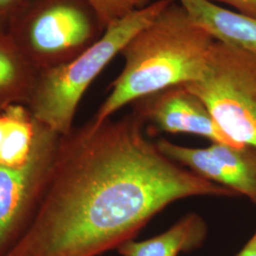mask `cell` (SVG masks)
<instances>
[{
  "mask_svg": "<svg viewBox=\"0 0 256 256\" xmlns=\"http://www.w3.org/2000/svg\"><path fill=\"white\" fill-rule=\"evenodd\" d=\"M133 111L61 136L36 203L0 256H97L133 239L173 202L238 196L185 169L144 135Z\"/></svg>",
  "mask_w": 256,
  "mask_h": 256,
  "instance_id": "cell-1",
  "label": "cell"
},
{
  "mask_svg": "<svg viewBox=\"0 0 256 256\" xmlns=\"http://www.w3.org/2000/svg\"><path fill=\"white\" fill-rule=\"evenodd\" d=\"M214 41L174 0L122 50L124 70L92 120L100 124L129 102L198 81Z\"/></svg>",
  "mask_w": 256,
  "mask_h": 256,
  "instance_id": "cell-2",
  "label": "cell"
},
{
  "mask_svg": "<svg viewBox=\"0 0 256 256\" xmlns=\"http://www.w3.org/2000/svg\"><path fill=\"white\" fill-rule=\"evenodd\" d=\"M174 0H156L106 30L93 45L66 64L37 74L28 108L41 124L64 136L72 129L82 95L128 41Z\"/></svg>",
  "mask_w": 256,
  "mask_h": 256,
  "instance_id": "cell-3",
  "label": "cell"
},
{
  "mask_svg": "<svg viewBox=\"0 0 256 256\" xmlns=\"http://www.w3.org/2000/svg\"><path fill=\"white\" fill-rule=\"evenodd\" d=\"M104 32L86 0H32L7 30L37 72L70 62Z\"/></svg>",
  "mask_w": 256,
  "mask_h": 256,
  "instance_id": "cell-4",
  "label": "cell"
},
{
  "mask_svg": "<svg viewBox=\"0 0 256 256\" xmlns=\"http://www.w3.org/2000/svg\"><path fill=\"white\" fill-rule=\"evenodd\" d=\"M184 86L232 140L256 148V54L216 40L202 79Z\"/></svg>",
  "mask_w": 256,
  "mask_h": 256,
  "instance_id": "cell-5",
  "label": "cell"
},
{
  "mask_svg": "<svg viewBox=\"0 0 256 256\" xmlns=\"http://www.w3.org/2000/svg\"><path fill=\"white\" fill-rule=\"evenodd\" d=\"M60 135L39 126L32 153L25 164H0V254L18 236L34 209L54 160Z\"/></svg>",
  "mask_w": 256,
  "mask_h": 256,
  "instance_id": "cell-6",
  "label": "cell"
},
{
  "mask_svg": "<svg viewBox=\"0 0 256 256\" xmlns=\"http://www.w3.org/2000/svg\"><path fill=\"white\" fill-rule=\"evenodd\" d=\"M156 146L174 162L256 204V147L212 142L207 148H192L165 138L158 140Z\"/></svg>",
  "mask_w": 256,
  "mask_h": 256,
  "instance_id": "cell-7",
  "label": "cell"
},
{
  "mask_svg": "<svg viewBox=\"0 0 256 256\" xmlns=\"http://www.w3.org/2000/svg\"><path fill=\"white\" fill-rule=\"evenodd\" d=\"M158 131L189 133L212 142L240 146L218 126L206 104L184 84L176 86L134 102V110Z\"/></svg>",
  "mask_w": 256,
  "mask_h": 256,
  "instance_id": "cell-8",
  "label": "cell"
},
{
  "mask_svg": "<svg viewBox=\"0 0 256 256\" xmlns=\"http://www.w3.org/2000/svg\"><path fill=\"white\" fill-rule=\"evenodd\" d=\"M214 40L256 54V18L207 0H178Z\"/></svg>",
  "mask_w": 256,
  "mask_h": 256,
  "instance_id": "cell-9",
  "label": "cell"
},
{
  "mask_svg": "<svg viewBox=\"0 0 256 256\" xmlns=\"http://www.w3.org/2000/svg\"><path fill=\"white\" fill-rule=\"evenodd\" d=\"M206 236L205 221L189 214L164 232L144 241L130 239L117 250L122 256H178L198 248Z\"/></svg>",
  "mask_w": 256,
  "mask_h": 256,
  "instance_id": "cell-10",
  "label": "cell"
},
{
  "mask_svg": "<svg viewBox=\"0 0 256 256\" xmlns=\"http://www.w3.org/2000/svg\"><path fill=\"white\" fill-rule=\"evenodd\" d=\"M37 74L9 34L0 30V108L27 104Z\"/></svg>",
  "mask_w": 256,
  "mask_h": 256,
  "instance_id": "cell-11",
  "label": "cell"
},
{
  "mask_svg": "<svg viewBox=\"0 0 256 256\" xmlns=\"http://www.w3.org/2000/svg\"><path fill=\"white\" fill-rule=\"evenodd\" d=\"M5 130L0 147V164L18 167L25 164L32 153L40 122L26 104L3 108Z\"/></svg>",
  "mask_w": 256,
  "mask_h": 256,
  "instance_id": "cell-12",
  "label": "cell"
},
{
  "mask_svg": "<svg viewBox=\"0 0 256 256\" xmlns=\"http://www.w3.org/2000/svg\"><path fill=\"white\" fill-rule=\"evenodd\" d=\"M96 14L102 26L108 28L132 12L147 7L151 0H86Z\"/></svg>",
  "mask_w": 256,
  "mask_h": 256,
  "instance_id": "cell-13",
  "label": "cell"
},
{
  "mask_svg": "<svg viewBox=\"0 0 256 256\" xmlns=\"http://www.w3.org/2000/svg\"><path fill=\"white\" fill-rule=\"evenodd\" d=\"M32 0H0V30L7 32L12 22Z\"/></svg>",
  "mask_w": 256,
  "mask_h": 256,
  "instance_id": "cell-14",
  "label": "cell"
},
{
  "mask_svg": "<svg viewBox=\"0 0 256 256\" xmlns=\"http://www.w3.org/2000/svg\"><path fill=\"white\" fill-rule=\"evenodd\" d=\"M209 2H220L230 5L239 14L256 18V0H207Z\"/></svg>",
  "mask_w": 256,
  "mask_h": 256,
  "instance_id": "cell-15",
  "label": "cell"
},
{
  "mask_svg": "<svg viewBox=\"0 0 256 256\" xmlns=\"http://www.w3.org/2000/svg\"><path fill=\"white\" fill-rule=\"evenodd\" d=\"M236 256H256V232Z\"/></svg>",
  "mask_w": 256,
  "mask_h": 256,
  "instance_id": "cell-16",
  "label": "cell"
},
{
  "mask_svg": "<svg viewBox=\"0 0 256 256\" xmlns=\"http://www.w3.org/2000/svg\"><path fill=\"white\" fill-rule=\"evenodd\" d=\"M4 130H5V118H4L3 108H0V147H1L2 142H3Z\"/></svg>",
  "mask_w": 256,
  "mask_h": 256,
  "instance_id": "cell-17",
  "label": "cell"
}]
</instances>
